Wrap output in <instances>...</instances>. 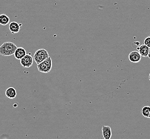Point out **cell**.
Wrapping results in <instances>:
<instances>
[{
    "mask_svg": "<svg viewBox=\"0 0 150 139\" xmlns=\"http://www.w3.org/2000/svg\"><path fill=\"white\" fill-rule=\"evenodd\" d=\"M137 49L141 56L144 57H147L149 52V48L147 46L143 44L138 47Z\"/></svg>",
    "mask_w": 150,
    "mask_h": 139,
    "instance_id": "obj_9",
    "label": "cell"
},
{
    "mask_svg": "<svg viewBox=\"0 0 150 139\" xmlns=\"http://www.w3.org/2000/svg\"><path fill=\"white\" fill-rule=\"evenodd\" d=\"M6 96L10 99H13L17 96V91L15 88L13 87H9L6 91Z\"/></svg>",
    "mask_w": 150,
    "mask_h": 139,
    "instance_id": "obj_10",
    "label": "cell"
},
{
    "mask_svg": "<svg viewBox=\"0 0 150 139\" xmlns=\"http://www.w3.org/2000/svg\"><path fill=\"white\" fill-rule=\"evenodd\" d=\"M52 67V60L50 57L47 58L45 61L37 65L38 69L41 73H48L50 72Z\"/></svg>",
    "mask_w": 150,
    "mask_h": 139,
    "instance_id": "obj_2",
    "label": "cell"
},
{
    "mask_svg": "<svg viewBox=\"0 0 150 139\" xmlns=\"http://www.w3.org/2000/svg\"><path fill=\"white\" fill-rule=\"evenodd\" d=\"M147 57L149 58L150 59V48H149V54H148V56Z\"/></svg>",
    "mask_w": 150,
    "mask_h": 139,
    "instance_id": "obj_14",
    "label": "cell"
},
{
    "mask_svg": "<svg viewBox=\"0 0 150 139\" xmlns=\"http://www.w3.org/2000/svg\"><path fill=\"white\" fill-rule=\"evenodd\" d=\"M49 57L48 52L45 49H40L37 50L33 56V60L36 64L41 63Z\"/></svg>",
    "mask_w": 150,
    "mask_h": 139,
    "instance_id": "obj_3",
    "label": "cell"
},
{
    "mask_svg": "<svg viewBox=\"0 0 150 139\" xmlns=\"http://www.w3.org/2000/svg\"><path fill=\"white\" fill-rule=\"evenodd\" d=\"M26 54V52L25 49L23 47H18L16 49L15 52L14 53L15 57L18 60H21L22 58L25 56Z\"/></svg>",
    "mask_w": 150,
    "mask_h": 139,
    "instance_id": "obj_6",
    "label": "cell"
},
{
    "mask_svg": "<svg viewBox=\"0 0 150 139\" xmlns=\"http://www.w3.org/2000/svg\"><path fill=\"white\" fill-rule=\"evenodd\" d=\"M102 135L104 139H110L112 136L111 127L108 126H103L102 128Z\"/></svg>",
    "mask_w": 150,
    "mask_h": 139,
    "instance_id": "obj_7",
    "label": "cell"
},
{
    "mask_svg": "<svg viewBox=\"0 0 150 139\" xmlns=\"http://www.w3.org/2000/svg\"><path fill=\"white\" fill-rule=\"evenodd\" d=\"M10 22V18L6 14L0 15V25L6 26Z\"/></svg>",
    "mask_w": 150,
    "mask_h": 139,
    "instance_id": "obj_11",
    "label": "cell"
},
{
    "mask_svg": "<svg viewBox=\"0 0 150 139\" xmlns=\"http://www.w3.org/2000/svg\"><path fill=\"white\" fill-rule=\"evenodd\" d=\"M144 44L147 46L149 48H150V35L144 40Z\"/></svg>",
    "mask_w": 150,
    "mask_h": 139,
    "instance_id": "obj_13",
    "label": "cell"
},
{
    "mask_svg": "<svg viewBox=\"0 0 150 139\" xmlns=\"http://www.w3.org/2000/svg\"><path fill=\"white\" fill-rule=\"evenodd\" d=\"M17 47L14 43L6 42L0 46V55L2 56H10L14 54Z\"/></svg>",
    "mask_w": 150,
    "mask_h": 139,
    "instance_id": "obj_1",
    "label": "cell"
},
{
    "mask_svg": "<svg viewBox=\"0 0 150 139\" xmlns=\"http://www.w3.org/2000/svg\"><path fill=\"white\" fill-rule=\"evenodd\" d=\"M9 30L12 34L17 33L21 30L20 25L16 21L11 22L9 24Z\"/></svg>",
    "mask_w": 150,
    "mask_h": 139,
    "instance_id": "obj_8",
    "label": "cell"
},
{
    "mask_svg": "<svg viewBox=\"0 0 150 139\" xmlns=\"http://www.w3.org/2000/svg\"><path fill=\"white\" fill-rule=\"evenodd\" d=\"M148 118H150V111L149 112V116H148Z\"/></svg>",
    "mask_w": 150,
    "mask_h": 139,
    "instance_id": "obj_15",
    "label": "cell"
},
{
    "mask_svg": "<svg viewBox=\"0 0 150 139\" xmlns=\"http://www.w3.org/2000/svg\"><path fill=\"white\" fill-rule=\"evenodd\" d=\"M20 63L22 67L25 68L30 67L33 63V58L30 54H26L20 60Z\"/></svg>",
    "mask_w": 150,
    "mask_h": 139,
    "instance_id": "obj_4",
    "label": "cell"
},
{
    "mask_svg": "<svg viewBox=\"0 0 150 139\" xmlns=\"http://www.w3.org/2000/svg\"><path fill=\"white\" fill-rule=\"evenodd\" d=\"M149 80L150 82V73H149Z\"/></svg>",
    "mask_w": 150,
    "mask_h": 139,
    "instance_id": "obj_16",
    "label": "cell"
},
{
    "mask_svg": "<svg viewBox=\"0 0 150 139\" xmlns=\"http://www.w3.org/2000/svg\"><path fill=\"white\" fill-rule=\"evenodd\" d=\"M150 111V106H144V107L142 109L141 113L145 118H148L149 114Z\"/></svg>",
    "mask_w": 150,
    "mask_h": 139,
    "instance_id": "obj_12",
    "label": "cell"
},
{
    "mask_svg": "<svg viewBox=\"0 0 150 139\" xmlns=\"http://www.w3.org/2000/svg\"><path fill=\"white\" fill-rule=\"evenodd\" d=\"M141 55L137 51H132L128 56L129 61L134 63H137L141 60Z\"/></svg>",
    "mask_w": 150,
    "mask_h": 139,
    "instance_id": "obj_5",
    "label": "cell"
}]
</instances>
